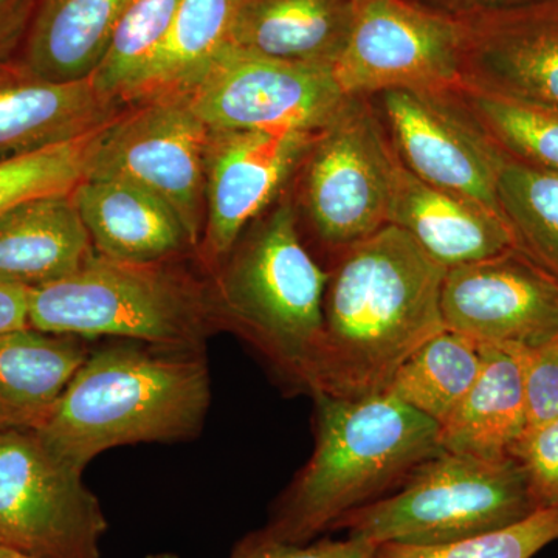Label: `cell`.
<instances>
[{"label": "cell", "instance_id": "1", "mask_svg": "<svg viewBox=\"0 0 558 558\" xmlns=\"http://www.w3.org/2000/svg\"><path fill=\"white\" fill-rule=\"evenodd\" d=\"M329 271L310 395H384L399 366L446 329V269L410 234L387 226L340 253Z\"/></svg>", "mask_w": 558, "mask_h": 558}, {"label": "cell", "instance_id": "2", "mask_svg": "<svg viewBox=\"0 0 558 558\" xmlns=\"http://www.w3.org/2000/svg\"><path fill=\"white\" fill-rule=\"evenodd\" d=\"M211 403L204 349L142 341L92 349L62 392L39 438L81 470L102 451L138 442L196 438Z\"/></svg>", "mask_w": 558, "mask_h": 558}, {"label": "cell", "instance_id": "3", "mask_svg": "<svg viewBox=\"0 0 558 558\" xmlns=\"http://www.w3.org/2000/svg\"><path fill=\"white\" fill-rule=\"evenodd\" d=\"M315 449L271 509L264 531L306 545L348 513L398 490L442 451L440 425L384 392L365 399L314 392Z\"/></svg>", "mask_w": 558, "mask_h": 558}, {"label": "cell", "instance_id": "4", "mask_svg": "<svg viewBox=\"0 0 558 558\" xmlns=\"http://www.w3.org/2000/svg\"><path fill=\"white\" fill-rule=\"evenodd\" d=\"M219 269L223 328L258 349L286 384L310 392L329 271L304 247L293 201L256 219Z\"/></svg>", "mask_w": 558, "mask_h": 558}, {"label": "cell", "instance_id": "5", "mask_svg": "<svg viewBox=\"0 0 558 558\" xmlns=\"http://www.w3.org/2000/svg\"><path fill=\"white\" fill-rule=\"evenodd\" d=\"M168 263H121L95 253L75 274L31 290L28 326L81 339L204 349L226 329L215 288Z\"/></svg>", "mask_w": 558, "mask_h": 558}, {"label": "cell", "instance_id": "6", "mask_svg": "<svg viewBox=\"0 0 558 558\" xmlns=\"http://www.w3.org/2000/svg\"><path fill=\"white\" fill-rule=\"evenodd\" d=\"M539 510L513 458L486 461L440 451L388 497L343 517L349 538L436 546L512 526Z\"/></svg>", "mask_w": 558, "mask_h": 558}, {"label": "cell", "instance_id": "7", "mask_svg": "<svg viewBox=\"0 0 558 558\" xmlns=\"http://www.w3.org/2000/svg\"><path fill=\"white\" fill-rule=\"evenodd\" d=\"M400 160L368 98L348 97L303 165V205L332 255L389 226Z\"/></svg>", "mask_w": 558, "mask_h": 558}, {"label": "cell", "instance_id": "8", "mask_svg": "<svg viewBox=\"0 0 558 558\" xmlns=\"http://www.w3.org/2000/svg\"><path fill=\"white\" fill-rule=\"evenodd\" d=\"M209 137L185 97L135 102L97 132L84 179L120 180L159 197L199 248Z\"/></svg>", "mask_w": 558, "mask_h": 558}, {"label": "cell", "instance_id": "9", "mask_svg": "<svg viewBox=\"0 0 558 558\" xmlns=\"http://www.w3.org/2000/svg\"><path fill=\"white\" fill-rule=\"evenodd\" d=\"M106 531L81 470L35 429H0V546L33 558H101Z\"/></svg>", "mask_w": 558, "mask_h": 558}, {"label": "cell", "instance_id": "10", "mask_svg": "<svg viewBox=\"0 0 558 558\" xmlns=\"http://www.w3.org/2000/svg\"><path fill=\"white\" fill-rule=\"evenodd\" d=\"M464 46V25L409 0H355L347 47L332 72L347 97L457 89Z\"/></svg>", "mask_w": 558, "mask_h": 558}, {"label": "cell", "instance_id": "11", "mask_svg": "<svg viewBox=\"0 0 558 558\" xmlns=\"http://www.w3.org/2000/svg\"><path fill=\"white\" fill-rule=\"evenodd\" d=\"M213 131L319 132L348 97L332 68L295 64L229 46L185 95Z\"/></svg>", "mask_w": 558, "mask_h": 558}, {"label": "cell", "instance_id": "12", "mask_svg": "<svg viewBox=\"0 0 558 558\" xmlns=\"http://www.w3.org/2000/svg\"><path fill=\"white\" fill-rule=\"evenodd\" d=\"M400 163L422 182L499 211L505 154L457 89H392L368 97Z\"/></svg>", "mask_w": 558, "mask_h": 558}, {"label": "cell", "instance_id": "13", "mask_svg": "<svg viewBox=\"0 0 558 558\" xmlns=\"http://www.w3.org/2000/svg\"><path fill=\"white\" fill-rule=\"evenodd\" d=\"M440 314L480 343L534 351L558 336V279L513 248L447 270Z\"/></svg>", "mask_w": 558, "mask_h": 558}, {"label": "cell", "instance_id": "14", "mask_svg": "<svg viewBox=\"0 0 558 558\" xmlns=\"http://www.w3.org/2000/svg\"><path fill=\"white\" fill-rule=\"evenodd\" d=\"M318 132L213 131L207 150L204 236L209 266H222L245 230L300 170Z\"/></svg>", "mask_w": 558, "mask_h": 558}, {"label": "cell", "instance_id": "15", "mask_svg": "<svg viewBox=\"0 0 558 558\" xmlns=\"http://www.w3.org/2000/svg\"><path fill=\"white\" fill-rule=\"evenodd\" d=\"M462 25V87L558 112V0Z\"/></svg>", "mask_w": 558, "mask_h": 558}, {"label": "cell", "instance_id": "16", "mask_svg": "<svg viewBox=\"0 0 558 558\" xmlns=\"http://www.w3.org/2000/svg\"><path fill=\"white\" fill-rule=\"evenodd\" d=\"M124 108L92 78L51 83L16 61L0 72V163L86 137Z\"/></svg>", "mask_w": 558, "mask_h": 558}, {"label": "cell", "instance_id": "17", "mask_svg": "<svg viewBox=\"0 0 558 558\" xmlns=\"http://www.w3.org/2000/svg\"><path fill=\"white\" fill-rule=\"evenodd\" d=\"M389 226L410 234L446 270L519 248L501 213L428 185L402 163L392 193Z\"/></svg>", "mask_w": 558, "mask_h": 558}, {"label": "cell", "instance_id": "18", "mask_svg": "<svg viewBox=\"0 0 558 558\" xmlns=\"http://www.w3.org/2000/svg\"><path fill=\"white\" fill-rule=\"evenodd\" d=\"M70 196L95 252L105 258L165 263L194 248L179 216L159 197L131 183L83 179Z\"/></svg>", "mask_w": 558, "mask_h": 558}, {"label": "cell", "instance_id": "19", "mask_svg": "<svg viewBox=\"0 0 558 558\" xmlns=\"http://www.w3.org/2000/svg\"><path fill=\"white\" fill-rule=\"evenodd\" d=\"M70 194L22 202L0 216V282L36 289L78 271L95 255Z\"/></svg>", "mask_w": 558, "mask_h": 558}, {"label": "cell", "instance_id": "20", "mask_svg": "<svg viewBox=\"0 0 558 558\" xmlns=\"http://www.w3.org/2000/svg\"><path fill=\"white\" fill-rule=\"evenodd\" d=\"M478 379L440 425V447L450 453L505 461L526 433L524 352L483 344Z\"/></svg>", "mask_w": 558, "mask_h": 558}, {"label": "cell", "instance_id": "21", "mask_svg": "<svg viewBox=\"0 0 558 558\" xmlns=\"http://www.w3.org/2000/svg\"><path fill=\"white\" fill-rule=\"evenodd\" d=\"M355 0H245L230 46L295 64L333 68L347 47Z\"/></svg>", "mask_w": 558, "mask_h": 558}, {"label": "cell", "instance_id": "22", "mask_svg": "<svg viewBox=\"0 0 558 558\" xmlns=\"http://www.w3.org/2000/svg\"><path fill=\"white\" fill-rule=\"evenodd\" d=\"M90 351L87 339L31 326L0 333V429H38Z\"/></svg>", "mask_w": 558, "mask_h": 558}, {"label": "cell", "instance_id": "23", "mask_svg": "<svg viewBox=\"0 0 558 558\" xmlns=\"http://www.w3.org/2000/svg\"><path fill=\"white\" fill-rule=\"evenodd\" d=\"M245 0H182L170 31L121 97L124 106L185 97L230 46Z\"/></svg>", "mask_w": 558, "mask_h": 558}, {"label": "cell", "instance_id": "24", "mask_svg": "<svg viewBox=\"0 0 558 558\" xmlns=\"http://www.w3.org/2000/svg\"><path fill=\"white\" fill-rule=\"evenodd\" d=\"M128 0H39L21 62L51 83L92 78Z\"/></svg>", "mask_w": 558, "mask_h": 558}, {"label": "cell", "instance_id": "25", "mask_svg": "<svg viewBox=\"0 0 558 558\" xmlns=\"http://www.w3.org/2000/svg\"><path fill=\"white\" fill-rule=\"evenodd\" d=\"M483 363V343L444 329L399 366L385 392L442 425L478 379Z\"/></svg>", "mask_w": 558, "mask_h": 558}, {"label": "cell", "instance_id": "26", "mask_svg": "<svg viewBox=\"0 0 558 558\" xmlns=\"http://www.w3.org/2000/svg\"><path fill=\"white\" fill-rule=\"evenodd\" d=\"M497 199L517 247L558 279V174L505 156Z\"/></svg>", "mask_w": 558, "mask_h": 558}, {"label": "cell", "instance_id": "27", "mask_svg": "<svg viewBox=\"0 0 558 558\" xmlns=\"http://www.w3.org/2000/svg\"><path fill=\"white\" fill-rule=\"evenodd\" d=\"M492 142L509 159L558 174V112L458 87Z\"/></svg>", "mask_w": 558, "mask_h": 558}, {"label": "cell", "instance_id": "28", "mask_svg": "<svg viewBox=\"0 0 558 558\" xmlns=\"http://www.w3.org/2000/svg\"><path fill=\"white\" fill-rule=\"evenodd\" d=\"M180 2L182 0H128L105 58L92 75L102 95L123 105L121 97L163 43Z\"/></svg>", "mask_w": 558, "mask_h": 558}, {"label": "cell", "instance_id": "29", "mask_svg": "<svg viewBox=\"0 0 558 558\" xmlns=\"http://www.w3.org/2000/svg\"><path fill=\"white\" fill-rule=\"evenodd\" d=\"M98 131L64 145L0 163V216L22 202L72 193L86 178L92 143Z\"/></svg>", "mask_w": 558, "mask_h": 558}, {"label": "cell", "instance_id": "30", "mask_svg": "<svg viewBox=\"0 0 558 558\" xmlns=\"http://www.w3.org/2000/svg\"><path fill=\"white\" fill-rule=\"evenodd\" d=\"M558 542V508L539 509L512 526L436 546L380 543L371 558H532Z\"/></svg>", "mask_w": 558, "mask_h": 558}, {"label": "cell", "instance_id": "31", "mask_svg": "<svg viewBox=\"0 0 558 558\" xmlns=\"http://www.w3.org/2000/svg\"><path fill=\"white\" fill-rule=\"evenodd\" d=\"M538 509L558 508V417L527 429L513 447Z\"/></svg>", "mask_w": 558, "mask_h": 558}, {"label": "cell", "instance_id": "32", "mask_svg": "<svg viewBox=\"0 0 558 558\" xmlns=\"http://www.w3.org/2000/svg\"><path fill=\"white\" fill-rule=\"evenodd\" d=\"M376 545L366 539L322 538L306 545L282 542L259 529L240 539L229 558H371Z\"/></svg>", "mask_w": 558, "mask_h": 558}, {"label": "cell", "instance_id": "33", "mask_svg": "<svg viewBox=\"0 0 558 558\" xmlns=\"http://www.w3.org/2000/svg\"><path fill=\"white\" fill-rule=\"evenodd\" d=\"M526 432L558 417V336L524 352Z\"/></svg>", "mask_w": 558, "mask_h": 558}, {"label": "cell", "instance_id": "34", "mask_svg": "<svg viewBox=\"0 0 558 558\" xmlns=\"http://www.w3.org/2000/svg\"><path fill=\"white\" fill-rule=\"evenodd\" d=\"M418 9L438 14L447 20L470 24V22L515 13L550 0H409Z\"/></svg>", "mask_w": 558, "mask_h": 558}, {"label": "cell", "instance_id": "35", "mask_svg": "<svg viewBox=\"0 0 558 558\" xmlns=\"http://www.w3.org/2000/svg\"><path fill=\"white\" fill-rule=\"evenodd\" d=\"M39 0H0V72L21 60Z\"/></svg>", "mask_w": 558, "mask_h": 558}, {"label": "cell", "instance_id": "36", "mask_svg": "<svg viewBox=\"0 0 558 558\" xmlns=\"http://www.w3.org/2000/svg\"><path fill=\"white\" fill-rule=\"evenodd\" d=\"M31 289L0 282V333L27 328Z\"/></svg>", "mask_w": 558, "mask_h": 558}, {"label": "cell", "instance_id": "37", "mask_svg": "<svg viewBox=\"0 0 558 558\" xmlns=\"http://www.w3.org/2000/svg\"><path fill=\"white\" fill-rule=\"evenodd\" d=\"M0 558H33V557L25 556V554L17 553V550L5 548V546H0Z\"/></svg>", "mask_w": 558, "mask_h": 558}, {"label": "cell", "instance_id": "38", "mask_svg": "<svg viewBox=\"0 0 558 558\" xmlns=\"http://www.w3.org/2000/svg\"><path fill=\"white\" fill-rule=\"evenodd\" d=\"M145 558H179V557L175 556V554L161 553V554H153V556H148V557H145Z\"/></svg>", "mask_w": 558, "mask_h": 558}]
</instances>
